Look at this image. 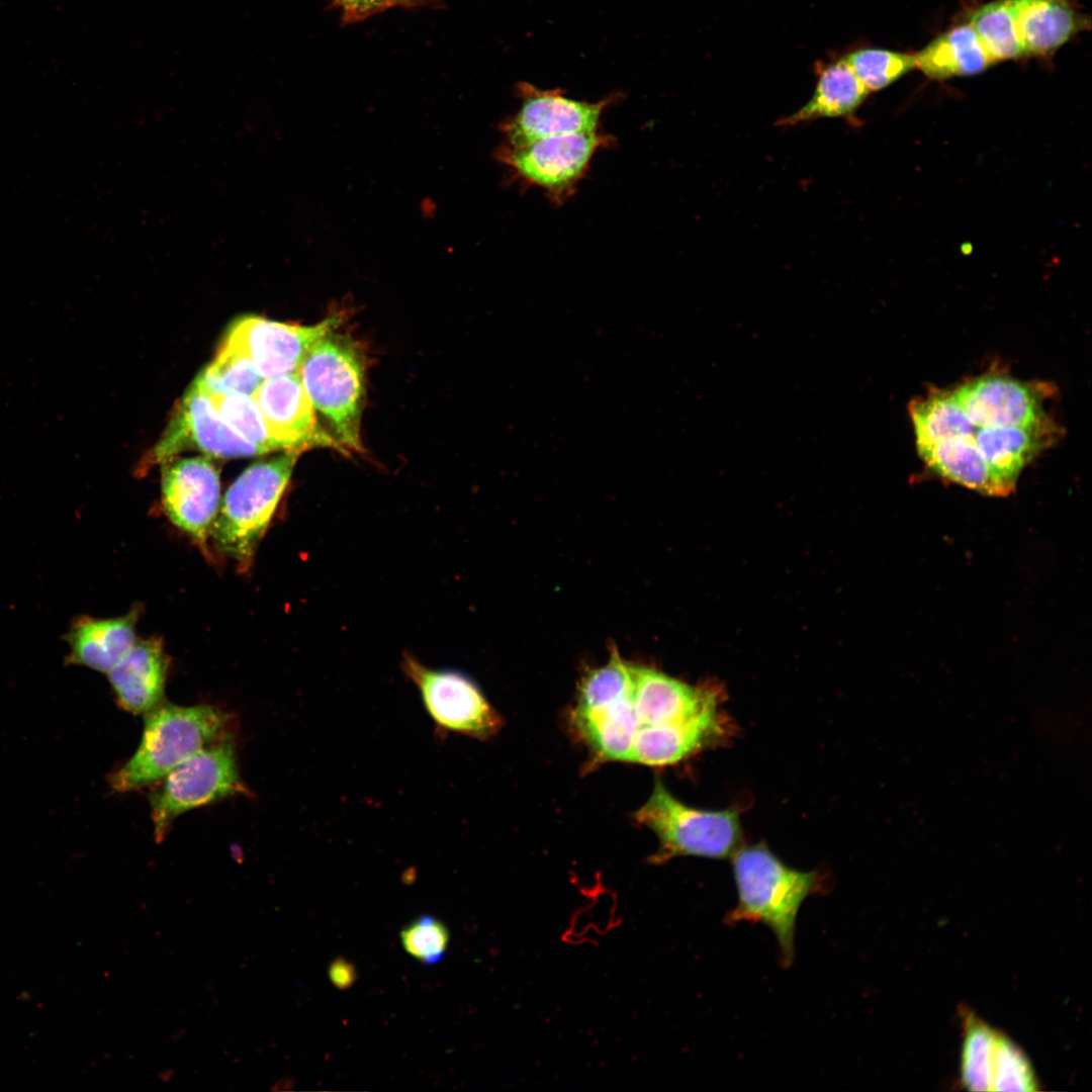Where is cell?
Returning <instances> with one entry per match:
<instances>
[{
  "instance_id": "6da1fadb",
  "label": "cell",
  "mask_w": 1092,
  "mask_h": 1092,
  "mask_svg": "<svg viewBox=\"0 0 1092 1092\" xmlns=\"http://www.w3.org/2000/svg\"><path fill=\"white\" fill-rule=\"evenodd\" d=\"M732 870L737 903L725 922L765 924L777 938L783 967L791 966L796 919L804 901L818 891L817 872L788 867L762 842L739 848L732 856Z\"/></svg>"
},
{
  "instance_id": "7a4b0ae2",
  "label": "cell",
  "mask_w": 1092,
  "mask_h": 1092,
  "mask_svg": "<svg viewBox=\"0 0 1092 1092\" xmlns=\"http://www.w3.org/2000/svg\"><path fill=\"white\" fill-rule=\"evenodd\" d=\"M145 715L138 749L108 777L115 792L126 793L161 781L173 768L228 736V715L213 706L162 703Z\"/></svg>"
},
{
  "instance_id": "3957f363",
  "label": "cell",
  "mask_w": 1092,
  "mask_h": 1092,
  "mask_svg": "<svg viewBox=\"0 0 1092 1092\" xmlns=\"http://www.w3.org/2000/svg\"><path fill=\"white\" fill-rule=\"evenodd\" d=\"M298 372L314 411L332 435L348 452L363 453L360 432L366 362L362 347L349 335L333 330L310 347Z\"/></svg>"
},
{
  "instance_id": "277c9868",
  "label": "cell",
  "mask_w": 1092,
  "mask_h": 1092,
  "mask_svg": "<svg viewBox=\"0 0 1092 1092\" xmlns=\"http://www.w3.org/2000/svg\"><path fill=\"white\" fill-rule=\"evenodd\" d=\"M298 453L285 452L249 466L229 487L213 523L216 546L245 569L270 525Z\"/></svg>"
},
{
  "instance_id": "5b68a950",
  "label": "cell",
  "mask_w": 1092,
  "mask_h": 1092,
  "mask_svg": "<svg viewBox=\"0 0 1092 1092\" xmlns=\"http://www.w3.org/2000/svg\"><path fill=\"white\" fill-rule=\"evenodd\" d=\"M634 818L658 838V850L648 858L653 864L687 855L728 858L741 846L737 810L710 811L687 806L660 780L655 782L651 796Z\"/></svg>"
},
{
  "instance_id": "8992f818",
  "label": "cell",
  "mask_w": 1092,
  "mask_h": 1092,
  "mask_svg": "<svg viewBox=\"0 0 1092 1092\" xmlns=\"http://www.w3.org/2000/svg\"><path fill=\"white\" fill-rule=\"evenodd\" d=\"M162 780L149 797L157 841L164 839L181 814L247 793L234 743L228 737L194 754Z\"/></svg>"
},
{
  "instance_id": "52a82bcc",
  "label": "cell",
  "mask_w": 1092,
  "mask_h": 1092,
  "mask_svg": "<svg viewBox=\"0 0 1092 1092\" xmlns=\"http://www.w3.org/2000/svg\"><path fill=\"white\" fill-rule=\"evenodd\" d=\"M401 669L419 691L439 735L453 733L487 740L502 729L500 714L463 671L432 668L408 653L402 656Z\"/></svg>"
},
{
  "instance_id": "ba28073f",
  "label": "cell",
  "mask_w": 1092,
  "mask_h": 1092,
  "mask_svg": "<svg viewBox=\"0 0 1092 1092\" xmlns=\"http://www.w3.org/2000/svg\"><path fill=\"white\" fill-rule=\"evenodd\" d=\"M601 131L547 136L520 146L503 144L495 159L523 183L538 187L561 204L575 192L595 154L614 144Z\"/></svg>"
},
{
  "instance_id": "9c48e42d",
  "label": "cell",
  "mask_w": 1092,
  "mask_h": 1092,
  "mask_svg": "<svg viewBox=\"0 0 1092 1092\" xmlns=\"http://www.w3.org/2000/svg\"><path fill=\"white\" fill-rule=\"evenodd\" d=\"M189 449L216 458L253 457L266 453L224 423L197 378L177 405L168 428L149 454L147 462L164 463Z\"/></svg>"
},
{
  "instance_id": "30bf717a",
  "label": "cell",
  "mask_w": 1092,
  "mask_h": 1092,
  "mask_svg": "<svg viewBox=\"0 0 1092 1092\" xmlns=\"http://www.w3.org/2000/svg\"><path fill=\"white\" fill-rule=\"evenodd\" d=\"M517 94L521 100L519 109L499 125L506 139L504 144L509 146L553 135L598 131L604 110L618 98L580 101L566 97L560 89L542 90L527 82L518 83Z\"/></svg>"
},
{
  "instance_id": "8fae6325",
  "label": "cell",
  "mask_w": 1092,
  "mask_h": 1092,
  "mask_svg": "<svg viewBox=\"0 0 1092 1092\" xmlns=\"http://www.w3.org/2000/svg\"><path fill=\"white\" fill-rule=\"evenodd\" d=\"M342 310L312 326L287 325L258 316L237 321L225 338L243 350L263 379L298 372L310 347L343 323Z\"/></svg>"
},
{
  "instance_id": "7c38bea8",
  "label": "cell",
  "mask_w": 1092,
  "mask_h": 1092,
  "mask_svg": "<svg viewBox=\"0 0 1092 1092\" xmlns=\"http://www.w3.org/2000/svg\"><path fill=\"white\" fill-rule=\"evenodd\" d=\"M162 504L169 519L205 545L219 509L220 479L206 456L170 459L162 468Z\"/></svg>"
},
{
  "instance_id": "4fadbf2b",
  "label": "cell",
  "mask_w": 1092,
  "mask_h": 1092,
  "mask_svg": "<svg viewBox=\"0 0 1092 1092\" xmlns=\"http://www.w3.org/2000/svg\"><path fill=\"white\" fill-rule=\"evenodd\" d=\"M252 397L284 452L323 447L349 454L318 423L299 372L264 379Z\"/></svg>"
},
{
  "instance_id": "5bb4252c",
  "label": "cell",
  "mask_w": 1092,
  "mask_h": 1092,
  "mask_svg": "<svg viewBox=\"0 0 1092 1092\" xmlns=\"http://www.w3.org/2000/svg\"><path fill=\"white\" fill-rule=\"evenodd\" d=\"M1042 388L1003 375L986 374L951 391L978 428L1026 427L1046 420Z\"/></svg>"
},
{
  "instance_id": "9a60e30c",
  "label": "cell",
  "mask_w": 1092,
  "mask_h": 1092,
  "mask_svg": "<svg viewBox=\"0 0 1092 1092\" xmlns=\"http://www.w3.org/2000/svg\"><path fill=\"white\" fill-rule=\"evenodd\" d=\"M628 667L632 702L640 726L680 722L716 704L710 691L691 687L646 666L628 664Z\"/></svg>"
},
{
  "instance_id": "2e32d148",
  "label": "cell",
  "mask_w": 1092,
  "mask_h": 1092,
  "mask_svg": "<svg viewBox=\"0 0 1092 1092\" xmlns=\"http://www.w3.org/2000/svg\"><path fill=\"white\" fill-rule=\"evenodd\" d=\"M168 657L162 640H136L107 672L118 705L131 714H147L163 703Z\"/></svg>"
},
{
  "instance_id": "e0dca14e",
  "label": "cell",
  "mask_w": 1092,
  "mask_h": 1092,
  "mask_svg": "<svg viewBox=\"0 0 1092 1092\" xmlns=\"http://www.w3.org/2000/svg\"><path fill=\"white\" fill-rule=\"evenodd\" d=\"M140 615L135 607L115 618L77 617L64 636L70 647L65 663L107 673L136 641Z\"/></svg>"
},
{
  "instance_id": "ac0fdd59",
  "label": "cell",
  "mask_w": 1092,
  "mask_h": 1092,
  "mask_svg": "<svg viewBox=\"0 0 1092 1092\" xmlns=\"http://www.w3.org/2000/svg\"><path fill=\"white\" fill-rule=\"evenodd\" d=\"M719 732L716 704L680 722L640 726L629 761L651 766L673 764L705 746Z\"/></svg>"
},
{
  "instance_id": "d6986e66",
  "label": "cell",
  "mask_w": 1092,
  "mask_h": 1092,
  "mask_svg": "<svg viewBox=\"0 0 1092 1092\" xmlns=\"http://www.w3.org/2000/svg\"><path fill=\"white\" fill-rule=\"evenodd\" d=\"M1018 34L1025 55H1052L1089 21L1070 0H1011Z\"/></svg>"
},
{
  "instance_id": "ffe728a7",
  "label": "cell",
  "mask_w": 1092,
  "mask_h": 1092,
  "mask_svg": "<svg viewBox=\"0 0 1092 1092\" xmlns=\"http://www.w3.org/2000/svg\"><path fill=\"white\" fill-rule=\"evenodd\" d=\"M817 82L811 99L794 113L778 120L793 126L820 118L852 120L869 91L841 57L815 65Z\"/></svg>"
},
{
  "instance_id": "44dd1931",
  "label": "cell",
  "mask_w": 1092,
  "mask_h": 1092,
  "mask_svg": "<svg viewBox=\"0 0 1092 1092\" xmlns=\"http://www.w3.org/2000/svg\"><path fill=\"white\" fill-rule=\"evenodd\" d=\"M1052 429L1049 420L1026 427L977 428L975 442L1007 494L1027 462L1049 443Z\"/></svg>"
},
{
  "instance_id": "7402d4cb",
  "label": "cell",
  "mask_w": 1092,
  "mask_h": 1092,
  "mask_svg": "<svg viewBox=\"0 0 1092 1092\" xmlns=\"http://www.w3.org/2000/svg\"><path fill=\"white\" fill-rule=\"evenodd\" d=\"M570 720L598 761H629L640 728L631 696L600 709L574 708Z\"/></svg>"
},
{
  "instance_id": "603a6c76",
  "label": "cell",
  "mask_w": 1092,
  "mask_h": 1092,
  "mask_svg": "<svg viewBox=\"0 0 1092 1092\" xmlns=\"http://www.w3.org/2000/svg\"><path fill=\"white\" fill-rule=\"evenodd\" d=\"M917 448L923 460L940 476L981 493L1007 494L980 452L974 434Z\"/></svg>"
},
{
  "instance_id": "cb8c5ba5",
  "label": "cell",
  "mask_w": 1092,
  "mask_h": 1092,
  "mask_svg": "<svg viewBox=\"0 0 1092 1092\" xmlns=\"http://www.w3.org/2000/svg\"><path fill=\"white\" fill-rule=\"evenodd\" d=\"M914 59L916 67L934 80L979 74L994 64L970 24L940 34Z\"/></svg>"
},
{
  "instance_id": "d4e9b609",
  "label": "cell",
  "mask_w": 1092,
  "mask_h": 1092,
  "mask_svg": "<svg viewBox=\"0 0 1092 1092\" xmlns=\"http://www.w3.org/2000/svg\"><path fill=\"white\" fill-rule=\"evenodd\" d=\"M909 413L917 447L973 435L978 428L967 417L952 392L948 391H935L913 400Z\"/></svg>"
},
{
  "instance_id": "484cf974",
  "label": "cell",
  "mask_w": 1092,
  "mask_h": 1092,
  "mask_svg": "<svg viewBox=\"0 0 1092 1092\" xmlns=\"http://www.w3.org/2000/svg\"><path fill=\"white\" fill-rule=\"evenodd\" d=\"M998 1031L972 1012H964L961 1076L971 1091H991Z\"/></svg>"
},
{
  "instance_id": "4316f807",
  "label": "cell",
  "mask_w": 1092,
  "mask_h": 1092,
  "mask_svg": "<svg viewBox=\"0 0 1092 1092\" xmlns=\"http://www.w3.org/2000/svg\"><path fill=\"white\" fill-rule=\"evenodd\" d=\"M970 25L994 63L1025 55L1011 0H996L981 6L973 13Z\"/></svg>"
},
{
  "instance_id": "83f0119b",
  "label": "cell",
  "mask_w": 1092,
  "mask_h": 1092,
  "mask_svg": "<svg viewBox=\"0 0 1092 1092\" xmlns=\"http://www.w3.org/2000/svg\"><path fill=\"white\" fill-rule=\"evenodd\" d=\"M205 390L215 394L253 395L264 380L247 354L224 340L215 359L197 377Z\"/></svg>"
},
{
  "instance_id": "f1b7e54d",
  "label": "cell",
  "mask_w": 1092,
  "mask_h": 1092,
  "mask_svg": "<svg viewBox=\"0 0 1092 1092\" xmlns=\"http://www.w3.org/2000/svg\"><path fill=\"white\" fill-rule=\"evenodd\" d=\"M631 696L628 663L614 650L607 664L588 670L580 680L576 709L594 710L607 707Z\"/></svg>"
},
{
  "instance_id": "f546056e",
  "label": "cell",
  "mask_w": 1092,
  "mask_h": 1092,
  "mask_svg": "<svg viewBox=\"0 0 1092 1092\" xmlns=\"http://www.w3.org/2000/svg\"><path fill=\"white\" fill-rule=\"evenodd\" d=\"M841 58L869 92L884 89L916 67L914 56L884 49H855Z\"/></svg>"
},
{
  "instance_id": "4dcf8cb0",
  "label": "cell",
  "mask_w": 1092,
  "mask_h": 1092,
  "mask_svg": "<svg viewBox=\"0 0 1092 1092\" xmlns=\"http://www.w3.org/2000/svg\"><path fill=\"white\" fill-rule=\"evenodd\" d=\"M209 395L217 413L233 431L266 453L281 450L251 395Z\"/></svg>"
},
{
  "instance_id": "1f68e13d",
  "label": "cell",
  "mask_w": 1092,
  "mask_h": 1092,
  "mask_svg": "<svg viewBox=\"0 0 1092 1092\" xmlns=\"http://www.w3.org/2000/svg\"><path fill=\"white\" fill-rule=\"evenodd\" d=\"M1038 1082L1020 1048L998 1031L991 1091H1035Z\"/></svg>"
},
{
  "instance_id": "d6a6232c",
  "label": "cell",
  "mask_w": 1092,
  "mask_h": 1092,
  "mask_svg": "<svg viewBox=\"0 0 1092 1092\" xmlns=\"http://www.w3.org/2000/svg\"><path fill=\"white\" fill-rule=\"evenodd\" d=\"M404 950L426 965L439 963L449 945L450 934L444 922L431 915H423L404 926L400 932Z\"/></svg>"
},
{
  "instance_id": "836d02e7",
  "label": "cell",
  "mask_w": 1092,
  "mask_h": 1092,
  "mask_svg": "<svg viewBox=\"0 0 1092 1092\" xmlns=\"http://www.w3.org/2000/svg\"><path fill=\"white\" fill-rule=\"evenodd\" d=\"M429 0H332L342 20L351 24L363 21L371 16L391 8H412L424 5Z\"/></svg>"
},
{
  "instance_id": "e575fe53",
  "label": "cell",
  "mask_w": 1092,
  "mask_h": 1092,
  "mask_svg": "<svg viewBox=\"0 0 1092 1092\" xmlns=\"http://www.w3.org/2000/svg\"><path fill=\"white\" fill-rule=\"evenodd\" d=\"M329 975L332 983L340 989L352 986L356 980L355 967L341 958L331 964Z\"/></svg>"
},
{
  "instance_id": "d590c367",
  "label": "cell",
  "mask_w": 1092,
  "mask_h": 1092,
  "mask_svg": "<svg viewBox=\"0 0 1092 1092\" xmlns=\"http://www.w3.org/2000/svg\"><path fill=\"white\" fill-rule=\"evenodd\" d=\"M173 1076L174 1070L172 1069L163 1070L158 1074L159 1079L163 1082H169L173 1078Z\"/></svg>"
}]
</instances>
